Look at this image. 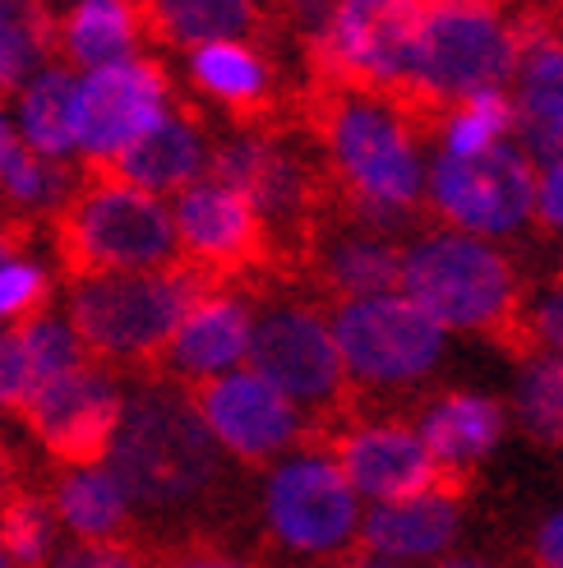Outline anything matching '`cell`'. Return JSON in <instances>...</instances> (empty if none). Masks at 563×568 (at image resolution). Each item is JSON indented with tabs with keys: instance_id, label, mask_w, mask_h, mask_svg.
<instances>
[{
	"instance_id": "1",
	"label": "cell",
	"mask_w": 563,
	"mask_h": 568,
	"mask_svg": "<svg viewBox=\"0 0 563 568\" xmlns=\"http://www.w3.org/2000/svg\"><path fill=\"white\" fill-rule=\"evenodd\" d=\"M47 236L65 287L125 273H157L181 260L176 222L157 194L116 181H89L47 213Z\"/></svg>"
},
{
	"instance_id": "2",
	"label": "cell",
	"mask_w": 563,
	"mask_h": 568,
	"mask_svg": "<svg viewBox=\"0 0 563 568\" xmlns=\"http://www.w3.org/2000/svg\"><path fill=\"white\" fill-rule=\"evenodd\" d=\"M111 476L130 504L144 508H181L213 490L222 471L217 444L194 416L185 388L176 384H144L125 397V412L111 439Z\"/></svg>"
},
{
	"instance_id": "3",
	"label": "cell",
	"mask_w": 563,
	"mask_h": 568,
	"mask_svg": "<svg viewBox=\"0 0 563 568\" xmlns=\"http://www.w3.org/2000/svg\"><path fill=\"white\" fill-rule=\"evenodd\" d=\"M213 287L185 268L181 260L157 273H125V277H102L83 282L70 292V328L74 343L83 347L93 365L102 371H130L144 384H153L157 361L172 343L176 324L194 301H204Z\"/></svg>"
},
{
	"instance_id": "4",
	"label": "cell",
	"mask_w": 563,
	"mask_h": 568,
	"mask_svg": "<svg viewBox=\"0 0 563 568\" xmlns=\"http://www.w3.org/2000/svg\"><path fill=\"white\" fill-rule=\"evenodd\" d=\"M426 0H332L309 38V70L319 89L379 93L398 116H443L411 89V51Z\"/></svg>"
},
{
	"instance_id": "5",
	"label": "cell",
	"mask_w": 563,
	"mask_h": 568,
	"mask_svg": "<svg viewBox=\"0 0 563 568\" xmlns=\"http://www.w3.org/2000/svg\"><path fill=\"white\" fill-rule=\"evenodd\" d=\"M518 74V33L499 0H426L411 51V89L426 106L453 111L475 93H503Z\"/></svg>"
},
{
	"instance_id": "6",
	"label": "cell",
	"mask_w": 563,
	"mask_h": 568,
	"mask_svg": "<svg viewBox=\"0 0 563 568\" xmlns=\"http://www.w3.org/2000/svg\"><path fill=\"white\" fill-rule=\"evenodd\" d=\"M305 121L319 130L342 194L375 199V204L388 209L420 204L416 139L388 102H370L365 93H342V89H319L309 98Z\"/></svg>"
},
{
	"instance_id": "7",
	"label": "cell",
	"mask_w": 563,
	"mask_h": 568,
	"mask_svg": "<svg viewBox=\"0 0 563 568\" xmlns=\"http://www.w3.org/2000/svg\"><path fill=\"white\" fill-rule=\"evenodd\" d=\"M402 296H411L439 328H481L513 337L518 277L494 245L467 232H434L402 254Z\"/></svg>"
},
{
	"instance_id": "8",
	"label": "cell",
	"mask_w": 563,
	"mask_h": 568,
	"mask_svg": "<svg viewBox=\"0 0 563 568\" xmlns=\"http://www.w3.org/2000/svg\"><path fill=\"white\" fill-rule=\"evenodd\" d=\"M121 412H125V393L93 361L33 384V393L14 407L23 430L47 453V463L61 471L102 467L111 439H116Z\"/></svg>"
},
{
	"instance_id": "9",
	"label": "cell",
	"mask_w": 563,
	"mask_h": 568,
	"mask_svg": "<svg viewBox=\"0 0 563 568\" xmlns=\"http://www.w3.org/2000/svg\"><path fill=\"white\" fill-rule=\"evenodd\" d=\"M172 222H176L181 264L199 273L213 292H227L232 282L273 273V264L282 260V245L273 241L255 204L217 181L185 185Z\"/></svg>"
},
{
	"instance_id": "10",
	"label": "cell",
	"mask_w": 563,
	"mask_h": 568,
	"mask_svg": "<svg viewBox=\"0 0 563 568\" xmlns=\"http://www.w3.org/2000/svg\"><path fill=\"white\" fill-rule=\"evenodd\" d=\"M332 343L342 365L365 384H411L443 356V328L411 296H370L337 310Z\"/></svg>"
},
{
	"instance_id": "11",
	"label": "cell",
	"mask_w": 563,
	"mask_h": 568,
	"mask_svg": "<svg viewBox=\"0 0 563 568\" xmlns=\"http://www.w3.org/2000/svg\"><path fill=\"white\" fill-rule=\"evenodd\" d=\"M430 199L467 236H509L536 209V162L513 144L471 158L443 153L430 172Z\"/></svg>"
},
{
	"instance_id": "12",
	"label": "cell",
	"mask_w": 563,
	"mask_h": 568,
	"mask_svg": "<svg viewBox=\"0 0 563 568\" xmlns=\"http://www.w3.org/2000/svg\"><path fill=\"white\" fill-rule=\"evenodd\" d=\"M185 397L194 416L204 420L217 448H227L232 458L259 467L273 463L277 453H287L296 439H305V420L291 397H282L264 375L255 371H227L213 379L185 384Z\"/></svg>"
},
{
	"instance_id": "13",
	"label": "cell",
	"mask_w": 563,
	"mask_h": 568,
	"mask_svg": "<svg viewBox=\"0 0 563 568\" xmlns=\"http://www.w3.org/2000/svg\"><path fill=\"white\" fill-rule=\"evenodd\" d=\"M264 514H268V527L277 541L300 555L342 550L360 531L356 490L324 453H305V458H291L273 471L268 495H264Z\"/></svg>"
},
{
	"instance_id": "14",
	"label": "cell",
	"mask_w": 563,
	"mask_h": 568,
	"mask_svg": "<svg viewBox=\"0 0 563 568\" xmlns=\"http://www.w3.org/2000/svg\"><path fill=\"white\" fill-rule=\"evenodd\" d=\"M249 371L264 375L282 397L305 407H328L347 388V365L337 356L332 328L305 305H282L249 333Z\"/></svg>"
},
{
	"instance_id": "15",
	"label": "cell",
	"mask_w": 563,
	"mask_h": 568,
	"mask_svg": "<svg viewBox=\"0 0 563 568\" xmlns=\"http://www.w3.org/2000/svg\"><path fill=\"white\" fill-rule=\"evenodd\" d=\"M204 172L208 181L245 194L255 213L268 222V232L287 226V232H300L305 241L315 236V209L324 204V194L315 176H309V166L287 149H277L268 134H240L232 144H222L217 153H208Z\"/></svg>"
},
{
	"instance_id": "16",
	"label": "cell",
	"mask_w": 563,
	"mask_h": 568,
	"mask_svg": "<svg viewBox=\"0 0 563 568\" xmlns=\"http://www.w3.org/2000/svg\"><path fill=\"white\" fill-rule=\"evenodd\" d=\"M166 98H172V79L157 61L89 70V79L74 89V144L83 158H111L157 116H166Z\"/></svg>"
},
{
	"instance_id": "17",
	"label": "cell",
	"mask_w": 563,
	"mask_h": 568,
	"mask_svg": "<svg viewBox=\"0 0 563 568\" xmlns=\"http://www.w3.org/2000/svg\"><path fill=\"white\" fill-rule=\"evenodd\" d=\"M199 121H204L199 111L190 102H181V111L157 116L144 134H134L130 144L116 149L111 158H83L79 172L89 181H116V185H134L144 194L185 190V185L199 181L204 166H208Z\"/></svg>"
},
{
	"instance_id": "18",
	"label": "cell",
	"mask_w": 563,
	"mask_h": 568,
	"mask_svg": "<svg viewBox=\"0 0 563 568\" xmlns=\"http://www.w3.org/2000/svg\"><path fill=\"white\" fill-rule=\"evenodd\" d=\"M332 463L356 495L375 504L439 495V467L407 425H360V430L337 435Z\"/></svg>"
},
{
	"instance_id": "19",
	"label": "cell",
	"mask_w": 563,
	"mask_h": 568,
	"mask_svg": "<svg viewBox=\"0 0 563 568\" xmlns=\"http://www.w3.org/2000/svg\"><path fill=\"white\" fill-rule=\"evenodd\" d=\"M249 333H255V315H249V305L236 292H208L204 301H194L185 310V320L176 324L153 379L172 384L181 375L185 384H194V379L227 375L245 361Z\"/></svg>"
},
{
	"instance_id": "20",
	"label": "cell",
	"mask_w": 563,
	"mask_h": 568,
	"mask_svg": "<svg viewBox=\"0 0 563 568\" xmlns=\"http://www.w3.org/2000/svg\"><path fill=\"white\" fill-rule=\"evenodd\" d=\"M518 33V130L531 158H563V38L536 14L513 19Z\"/></svg>"
},
{
	"instance_id": "21",
	"label": "cell",
	"mask_w": 563,
	"mask_h": 568,
	"mask_svg": "<svg viewBox=\"0 0 563 568\" xmlns=\"http://www.w3.org/2000/svg\"><path fill=\"white\" fill-rule=\"evenodd\" d=\"M144 38L162 47H208V42H249L273 33L255 0H134Z\"/></svg>"
},
{
	"instance_id": "22",
	"label": "cell",
	"mask_w": 563,
	"mask_h": 568,
	"mask_svg": "<svg viewBox=\"0 0 563 568\" xmlns=\"http://www.w3.org/2000/svg\"><path fill=\"white\" fill-rule=\"evenodd\" d=\"M194 89L208 93L236 125L255 130L273 116V74L268 61L249 42H208L190 51Z\"/></svg>"
},
{
	"instance_id": "23",
	"label": "cell",
	"mask_w": 563,
	"mask_h": 568,
	"mask_svg": "<svg viewBox=\"0 0 563 568\" xmlns=\"http://www.w3.org/2000/svg\"><path fill=\"white\" fill-rule=\"evenodd\" d=\"M360 546L383 559H426L458 536V504L443 495H420L402 504H375L360 518Z\"/></svg>"
},
{
	"instance_id": "24",
	"label": "cell",
	"mask_w": 563,
	"mask_h": 568,
	"mask_svg": "<svg viewBox=\"0 0 563 568\" xmlns=\"http://www.w3.org/2000/svg\"><path fill=\"white\" fill-rule=\"evenodd\" d=\"M420 444L434 458V467L471 471L503 435V407L481 393H448L420 420Z\"/></svg>"
},
{
	"instance_id": "25",
	"label": "cell",
	"mask_w": 563,
	"mask_h": 568,
	"mask_svg": "<svg viewBox=\"0 0 563 568\" xmlns=\"http://www.w3.org/2000/svg\"><path fill=\"white\" fill-rule=\"evenodd\" d=\"M144 42L134 0H79L61 19V65L55 70H102L134 61V47Z\"/></svg>"
},
{
	"instance_id": "26",
	"label": "cell",
	"mask_w": 563,
	"mask_h": 568,
	"mask_svg": "<svg viewBox=\"0 0 563 568\" xmlns=\"http://www.w3.org/2000/svg\"><path fill=\"white\" fill-rule=\"evenodd\" d=\"M47 504L79 541H125L130 536V499L116 486V476L102 467L61 471Z\"/></svg>"
},
{
	"instance_id": "27",
	"label": "cell",
	"mask_w": 563,
	"mask_h": 568,
	"mask_svg": "<svg viewBox=\"0 0 563 568\" xmlns=\"http://www.w3.org/2000/svg\"><path fill=\"white\" fill-rule=\"evenodd\" d=\"M319 277L342 305L388 296L392 287H402V250L383 236L351 232L342 241H332V250L319 264Z\"/></svg>"
},
{
	"instance_id": "28",
	"label": "cell",
	"mask_w": 563,
	"mask_h": 568,
	"mask_svg": "<svg viewBox=\"0 0 563 568\" xmlns=\"http://www.w3.org/2000/svg\"><path fill=\"white\" fill-rule=\"evenodd\" d=\"M19 116L28 149L42 158H65L74 149V74L55 65L38 74L19 98Z\"/></svg>"
},
{
	"instance_id": "29",
	"label": "cell",
	"mask_w": 563,
	"mask_h": 568,
	"mask_svg": "<svg viewBox=\"0 0 563 568\" xmlns=\"http://www.w3.org/2000/svg\"><path fill=\"white\" fill-rule=\"evenodd\" d=\"M51 504L42 490L14 486L0 499V555L14 568H42L51 555Z\"/></svg>"
},
{
	"instance_id": "30",
	"label": "cell",
	"mask_w": 563,
	"mask_h": 568,
	"mask_svg": "<svg viewBox=\"0 0 563 568\" xmlns=\"http://www.w3.org/2000/svg\"><path fill=\"white\" fill-rule=\"evenodd\" d=\"M518 420L531 439L563 444V356H536L518 379Z\"/></svg>"
},
{
	"instance_id": "31",
	"label": "cell",
	"mask_w": 563,
	"mask_h": 568,
	"mask_svg": "<svg viewBox=\"0 0 563 568\" xmlns=\"http://www.w3.org/2000/svg\"><path fill=\"white\" fill-rule=\"evenodd\" d=\"M518 130V111L503 93H475L467 102H458L448 111V153L453 158H471V153H485L494 144H503V134Z\"/></svg>"
},
{
	"instance_id": "32",
	"label": "cell",
	"mask_w": 563,
	"mask_h": 568,
	"mask_svg": "<svg viewBox=\"0 0 563 568\" xmlns=\"http://www.w3.org/2000/svg\"><path fill=\"white\" fill-rule=\"evenodd\" d=\"M19 337H23V352H28V365H33V379H55L65 371H79L83 361V347L74 343V333L65 324H55L51 315L42 320H23L19 324Z\"/></svg>"
},
{
	"instance_id": "33",
	"label": "cell",
	"mask_w": 563,
	"mask_h": 568,
	"mask_svg": "<svg viewBox=\"0 0 563 568\" xmlns=\"http://www.w3.org/2000/svg\"><path fill=\"white\" fill-rule=\"evenodd\" d=\"M47 310H51V277L38 264L14 260L0 268V320L23 324V320H42Z\"/></svg>"
},
{
	"instance_id": "34",
	"label": "cell",
	"mask_w": 563,
	"mask_h": 568,
	"mask_svg": "<svg viewBox=\"0 0 563 568\" xmlns=\"http://www.w3.org/2000/svg\"><path fill=\"white\" fill-rule=\"evenodd\" d=\"M33 61H38V47L19 19V6H0V102L28 79Z\"/></svg>"
},
{
	"instance_id": "35",
	"label": "cell",
	"mask_w": 563,
	"mask_h": 568,
	"mask_svg": "<svg viewBox=\"0 0 563 568\" xmlns=\"http://www.w3.org/2000/svg\"><path fill=\"white\" fill-rule=\"evenodd\" d=\"M51 568H149L144 541H74L51 559Z\"/></svg>"
},
{
	"instance_id": "36",
	"label": "cell",
	"mask_w": 563,
	"mask_h": 568,
	"mask_svg": "<svg viewBox=\"0 0 563 568\" xmlns=\"http://www.w3.org/2000/svg\"><path fill=\"white\" fill-rule=\"evenodd\" d=\"M33 365H28L19 324H0V412H14L33 393Z\"/></svg>"
},
{
	"instance_id": "37",
	"label": "cell",
	"mask_w": 563,
	"mask_h": 568,
	"mask_svg": "<svg viewBox=\"0 0 563 568\" xmlns=\"http://www.w3.org/2000/svg\"><path fill=\"white\" fill-rule=\"evenodd\" d=\"M149 568H245L240 559H232V555H222V550H213V546H176V550H162L157 559H149Z\"/></svg>"
},
{
	"instance_id": "38",
	"label": "cell",
	"mask_w": 563,
	"mask_h": 568,
	"mask_svg": "<svg viewBox=\"0 0 563 568\" xmlns=\"http://www.w3.org/2000/svg\"><path fill=\"white\" fill-rule=\"evenodd\" d=\"M38 241V217L23 213H0V268L23 260V250Z\"/></svg>"
},
{
	"instance_id": "39",
	"label": "cell",
	"mask_w": 563,
	"mask_h": 568,
	"mask_svg": "<svg viewBox=\"0 0 563 568\" xmlns=\"http://www.w3.org/2000/svg\"><path fill=\"white\" fill-rule=\"evenodd\" d=\"M536 213L550 226H563V158L545 162V172H536Z\"/></svg>"
},
{
	"instance_id": "40",
	"label": "cell",
	"mask_w": 563,
	"mask_h": 568,
	"mask_svg": "<svg viewBox=\"0 0 563 568\" xmlns=\"http://www.w3.org/2000/svg\"><path fill=\"white\" fill-rule=\"evenodd\" d=\"M531 333H536L545 347H554V352L563 356V287H554V292L541 301L536 320H531Z\"/></svg>"
},
{
	"instance_id": "41",
	"label": "cell",
	"mask_w": 563,
	"mask_h": 568,
	"mask_svg": "<svg viewBox=\"0 0 563 568\" xmlns=\"http://www.w3.org/2000/svg\"><path fill=\"white\" fill-rule=\"evenodd\" d=\"M536 568H563V514H554L536 536Z\"/></svg>"
},
{
	"instance_id": "42",
	"label": "cell",
	"mask_w": 563,
	"mask_h": 568,
	"mask_svg": "<svg viewBox=\"0 0 563 568\" xmlns=\"http://www.w3.org/2000/svg\"><path fill=\"white\" fill-rule=\"evenodd\" d=\"M14 486H19V458H14V448L0 439V499H6Z\"/></svg>"
},
{
	"instance_id": "43",
	"label": "cell",
	"mask_w": 563,
	"mask_h": 568,
	"mask_svg": "<svg viewBox=\"0 0 563 568\" xmlns=\"http://www.w3.org/2000/svg\"><path fill=\"white\" fill-rule=\"evenodd\" d=\"M337 568H402V564H398V559H383V555H370V550L360 546V550H351Z\"/></svg>"
},
{
	"instance_id": "44",
	"label": "cell",
	"mask_w": 563,
	"mask_h": 568,
	"mask_svg": "<svg viewBox=\"0 0 563 568\" xmlns=\"http://www.w3.org/2000/svg\"><path fill=\"white\" fill-rule=\"evenodd\" d=\"M287 6H296V10H300L309 23H315V28L328 19V0H287Z\"/></svg>"
},
{
	"instance_id": "45",
	"label": "cell",
	"mask_w": 563,
	"mask_h": 568,
	"mask_svg": "<svg viewBox=\"0 0 563 568\" xmlns=\"http://www.w3.org/2000/svg\"><path fill=\"white\" fill-rule=\"evenodd\" d=\"M14 149H19V139H14V130L6 125V116H0V172H6V162H10Z\"/></svg>"
},
{
	"instance_id": "46",
	"label": "cell",
	"mask_w": 563,
	"mask_h": 568,
	"mask_svg": "<svg viewBox=\"0 0 563 568\" xmlns=\"http://www.w3.org/2000/svg\"><path fill=\"white\" fill-rule=\"evenodd\" d=\"M439 568H485L481 559H448V564H439Z\"/></svg>"
},
{
	"instance_id": "47",
	"label": "cell",
	"mask_w": 563,
	"mask_h": 568,
	"mask_svg": "<svg viewBox=\"0 0 563 568\" xmlns=\"http://www.w3.org/2000/svg\"><path fill=\"white\" fill-rule=\"evenodd\" d=\"M0 568H14V564H10V559H6V555H0Z\"/></svg>"
},
{
	"instance_id": "48",
	"label": "cell",
	"mask_w": 563,
	"mask_h": 568,
	"mask_svg": "<svg viewBox=\"0 0 563 568\" xmlns=\"http://www.w3.org/2000/svg\"><path fill=\"white\" fill-rule=\"evenodd\" d=\"M559 6H563V0H559Z\"/></svg>"
}]
</instances>
